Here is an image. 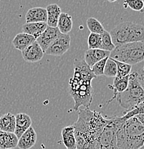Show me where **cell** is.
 Returning a JSON list of instances; mask_svg holds the SVG:
<instances>
[{"instance_id":"cell-7","label":"cell","mask_w":144,"mask_h":149,"mask_svg":"<svg viewBox=\"0 0 144 149\" xmlns=\"http://www.w3.org/2000/svg\"><path fill=\"white\" fill-rule=\"evenodd\" d=\"M124 120L122 117L114 116L103 129L96 143L95 149H118L116 141V132Z\"/></svg>"},{"instance_id":"cell-15","label":"cell","mask_w":144,"mask_h":149,"mask_svg":"<svg viewBox=\"0 0 144 149\" xmlns=\"http://www.w3.org/2000/svg\"><path fill=\"white\" fill-rule=\"evenodd\" d=\"M62 141L67 149H76V140L73 125H68L62 129Z\"/></svg>"},{"instance_id":"cell-14","label":"cell","mask_w":144,"mask_h":149,"mask_svg":"<svg viewBox=\"0 0 144 149\" xmlns=\"http://www.w3.org/2000/svg\"><path fill=\"white\" fill-rule=\"evenodd\" d=\"M47 11L43 7H33L27 11L25 16L26 23L47 22Z\"/></svg>"},{"instance_id":"cell-21","label":"cell","mask_w":144,"mask_h":149,"mask_svg":"<svg viewBox=\"0 0 144 149\" xmlns=\"http://www.w3.org/2000/svg\"><path fill=\"white\" fill-rule=\"evenodd\" d=\"M15 116L7 113L0 117V130L7 133H14L15 130Z\"/></svg>"},{"instance_id":"cell-2","label":"cell","mask_w":144,"mask_h":149,"mask_svg":"<svg viewBox=\"0 0 144 149\" xmlns=\"http://www.w3.org/2000/svg\"><path fill=\"white\" fill-rule=\"evenodd\" d=\"M96 77L84 60H75L73 76L70 78L67 88L75 103L74 111H78L80 106L89 108L93 102L92 80Z\"/></svg>"},{"instance_id":"cell-8","label":"cell","mask_w":144,"mask_h":149,"mask_svg":"<svg viewBox=\"0 0 144 149\" xmlns=\"http://www.w3.org/2000/svg\"><path fill=\"white\" fill-rule=\"evenodd\" d=\"M70 36L69 35L60 33L45 53L48 55L61 57L65 54L70 47Z\"/></svg>"},{"instance_id":"cell-30","label":"cell","mask_w":144,"mask_h":149,"mask_svg":"<svg viewBox=\"0 0 144 149\" xmlns=\"http://www.w3.org/2000/svg\"><path fill=\"white\" fill-rule=\"evenodd\" d=\"M124 6L131 8L136 12H142L144 8V1L143 0H132V1H125Z\"/></svg>"},{"instance_id":"cell-10","label":"cell","mask_w":144,"mask_h":149,"mask_svg":"<svg viewBox=\"0 0 144 149\" xmlns=\"http://www.w3.org/2000/svg\"><path fill=\"white\" fill-rule=\"evenodd\" d=\"M45 52L36 41L22 51V58L29 63H37L42 59Z\"/></svg>"},{"instance_id":"cell-28","label":"cell","mask_w":144,"mask_h":149,"mask_svg":"<svg viewBox=\"0 0 144 149\" xmlns=\"http://www.w3.org/2000/svg\"><path fill=\"white\" fill-rule=\"evenodd\" d=\"M131 72H134L136 73L138 81L144 91V61L132 66Z\"/></svg>"},{"instance_id":"cell-4","label":"cell","mask_w":144,"mask_h":149,"mask_svg":"<svg viewBox=\"0 0 144 149\" xmlns=\"http://www.w3.org/2000/svg\"><path fill=\"white\" fill-rule=\"evenodd\" d=\"M109 33L115 47L144 42V26L131 22L120 23L113 28Z\"/></svg>"},{"instance_id":"cell-31","label":"cell","mask_w":144,"mask_h":149,"mask_svg":"<svg viewBox=\"0 0 144 149\" xmlns=\"http://www.w3.org/2000/svg\"><path fill=\"white\" fill-rule=\"evenodd\" d=\"M135 117L137 118L138 120L144 125V115H139V116H136Z\"/></svg>"},{"instance_id":"cell-26","label":"cell","mask_w":144,"mask_h":149,"mask_svg":"<svg viewBox=\"0 0 144 149\" xmlns=\"http://www.w3.org/2000/svg\"><path fill=\"white\" fill-rule=\"evenodd\" d=\"M117 74V66L113 60L108 58L105 66L103 75L108 77H115Z\"/></svg>"},{"instance_id":"cell-6","label":"cell","mask_w":144,"mask_h":149,"mask_svg":"<svg viewBox=\"0 0 144 149\" xmlns=\"http://www.w3.org/2000/svg\"><path fill=\"white\" fill-rule=\"evenodd\" d=\"M110 58L134 66L144 61V42L128 43L115 47Z\"/></svg>"},{"instance_id":"cell-24","label":"cell","mask_w":144,"mask_h":149,"mask_svg":"<svg viewBox=\"0 0 144 149\" xmlns=\"http://www.w3.org/2000/svg\"><path fill=\"white\" fill-rule=\"evenodd\" d=\"M102 37V43H101V48L100 49H103L105 51L111 52L115 48V45L113 43L112 38H111V35L106 30L104 31L103 34L101 35Z\"/></svg>"},{"instance_id":"cell-16","label":"cell","mask_w":144,"mask_h":149,"mask_svg":"<svg viewBox=\"0 0 144 149\" xmlns=\"http://www.w3.org/2000/svg\"><path fill=\"white\" fill-rule=\"evenodd\" d=\"M47 27V24L45 22L25 23L22 26V30L23 33L31 35L37 40Z\"/></svg>"},{"instance_id":"cell-19","label":"cell","mask_w":144,"mask_h":149,"mask_svg":"<svg viewBox=\"0 0 144 149\" xmlns=\"http://www.w3.org/2000/svg\"><path fill=\"white\" fill-rule=\"evenodd\" d=\"M47 11V24L48 27H57L58 19L61 15L62 10L57 4H49L46 8Z\"/></svg>"},{"instance_id":"cell-3","label":"cell","mask_w":144,"mask_h":149,"mask_svg":"<svg viewBox=\"0 0 144 149\" xmlns=\"http://www.w3.org/2000/svg\"><path fill=\"white\" fill-rule=\"evenodd\" d=\"M118 149H139L144 143V125L137 118L123 122L116 132Z\"/></svg>"},{"instance_id":"cell-17","label":"cell","mask_w":144,"mask_h":149,"mask_svg":"<svg viewBox=\"0 0 144 149\" xmlns=\"http://www.w3.org/2000/svg\"><path fill=\"white\" fill-rule=\"evenodd\" d=\"M18 139L14 133L0 130V149H13L17 146Z\"/></svg>"},{"instance_id":"cell-18","label":"cell","mask_w":144,"mask_h":149,"mask_svg":"<svg viewBox=\"0 0 144 149\" xmlns=\"http://www.w3.org/2000/svg\"><path fill=\"white\" fill-rule=\"evenodd\" d=\"M35 41H36V39L34 37L22 32V33L17 34L15 37V38L12 40V45L17 49L22 52Z\"/></svg>"},{"instance_id":"cell-1","label":"cell","mask_w":144,"mask_h":149,"mask_svg":"<svg viewBox=\"0 0 144 149\" xmlns=\"http://www.w3.org/2000/svg\"><path fill=\"white\" fill-rule=\"evenodd\" d=\"M109 119L102 113L89 108L80 110L78 118L73 124L76 149H95L96 143Z\"/></svg>"},{"instance_id":"cell-9","label":"cell","mask_w":144,"mask_h":149,"mask_svg":"<svg viewBox=\"0 0 144 149\" xmlns=\"http://www.w3.org/2000/svg\"><path fill=\"white\" fill-rule=\"evenodd\" d=\"M60 33V32L58 27H50L47 26L45 30L40 35V37L37 38L36 42L38 43L43 52H45L47 48L58 37Z\"/></svg>"},{"instance_id":"cell-23","label":"cell","mask_w":144,"mask_h":149,"mask_svg":"<svg viewBox=\"0 0 144 149\" xmlns=\"http://www.w3.org/2000/svg\"><path fill=\"white\" fill-rule=\"evenodd\" d=\"M86 24L90 33L102 35L105 31L103 24L95 17L88 18L86 21Z\"/></svg>"},{"instance_id":"cell-29","label":"cell","mask_w":144,"mask_h":149,"mask_svg":"<svg viewBox=\"0 0 144 149\" xmlns=\"http://www.w3.org/2000/svg\"><path fill=\"white\" fill-rule=\"evenodd\" d=\"M108 58H109V57H106V58L97 62V63H95V65H93L90 68L91 71H92L93 73L95 74L96 77L103 75L105 66H106V63Z\"/></svg>"},{"instance_id":"cell-25","label":"cell","mask_w":144,"mask_h":149,"mask_svg":"<svg viewBox=\"0 0 144 149\" xmlns=\"http://www.w3.org/2000/svg\"><path fill=\"white\" fill-rule=\"evenodd\" d=\"M117 66V74L115 77H125L129 75L132 70V66L130 65L125 64L121 62L114 60Z\"/></svg>"},{"instance_id":"cell-20","label":"cell","mask_w":144,"mask_h":149,"mask_svg":"<svg viewBox=\"0 0 144 149\" xmlns=\"http://www.w3.org/2000/svg\"><path fill=\"white\" fill-rule=\"evenodd\" d=\"M72 26H73V22L71 15L66 12H62L58 19V25H57L60 33L68 35L69 32L72 30Z\"/></svg>"},{"instance_id":"cell-27","label":"cell","mask_w":144,"mask_h":149,"mask_svg":"<svg viewBox=\"0 0 144 149\" xmlns=\"http://www.w3.org/2000/svg\"><path fill=\"white\" fill-rule=\"evenodd\" d=\"M101 35L90 33L88 38V45L89 49H100L101 48Z\"/></svg>"},{"instance_id":"cell-22","label":"cell","mask_w":144,"mask_h":149,"mask_svg":"<svg viewBox=\"0 0 144 149\" xmlns=\"http://www.w3.org/2000/svg\"><path fill=\"white\" fill-rule=\"evenodd\" d=\"M128 81H129V75L125 77H114L113 85H110V86H111V88L113 90L114 93L112 100L116 98V96H117L118 94L124 92L125 90L127 89L128 85Z\"/></svg>"},{"instance_id":"cell-32","label":"cell","mask_w":144,"mask_h":149,"mask_svg":"<svg viewBox=\"0 0 144 149\" xmlns=\"http://www.w3.org/2000/svg\"><path fill=\"white\" fill-rule=\"evenodd\" d=\"M139 149H144V143L143 144V146H142L141 147V148H139Z\"/></svg>"},{"instance_id":"cell-13","label":"cell","mask_w":144,"mask_h":149,"mask_svg":"<svg viewBox=\"0 0 144 149\" xmlns=\"http://www.w3.org/2000/svg\"><path fill=\"white\" fill-rule=\"evenodd\" d=\"M38 135L32 126L26 130L18 140L17 146L20 149H30L35 145Z\"/></svg>"},{"instance_id":"cell-12","label":"cell","mask_w":144,"mask_h":149,"mask_svg":"<svg viewBox=\"0 0 144 149\" xmlns=\"http://www.w3.org/2000/svg\"><path fill=\"white\" fill-rule=\"evenodd\" d=\"M111 52L101 49H88L85 52L84 61L90 68L97 62L110 57Z\"/></svg>"},{"instance_id":"cell-5","label":"cell","mask_w":144,"mask_h":149,"mask_svg":"<svg viewBox=\"0 0 144 149\" xmlns=\"http://www.w3.org/2000/svg\"><path fill=\"white\" fill-rule=\"evenodd\" d=\"M119 105L125 109L124 113L131 111L139 104L144 102V91L141 86L134 72L129 74L127 89L116 96Z\"/></svg>"},{"instance_id":"cell-11","label":"cell","mask_w":144,"mask_h":149,"mask_svg":"<svg viewBox=\"0 0 144 149\" xmlns=\"http://www.w3.org/2000/svg\"><path fill=\"white\" fill-rule=\"evenodd\" d=\"M15 134L19 139L20 136L28 130L32 125V119L27 113H19L15 116Z\"/></svg>"}]
</instances>
